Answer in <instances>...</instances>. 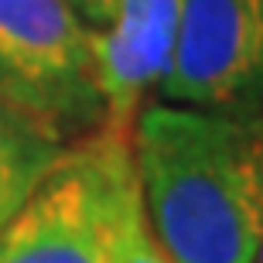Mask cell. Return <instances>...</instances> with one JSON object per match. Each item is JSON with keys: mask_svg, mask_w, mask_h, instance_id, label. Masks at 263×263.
Listing matches in <instances>:
<instances>
[{"mask_svg": "<svg viewBox=\"0 0 263 263\" xmlns=\"http://www.w3.org/2000/svg\"><path fill=\"white\" fill-rule=\"evenodd\" d=\"M178 0H113L106 24L92 28L99 92L106 103V130L130 134L137 113L171 62Z\"/></svg>", "mask_w": 263, "mask_h": 263, "instance_id": "obj_5", "label": "cell"}, {"mask_svg": "<svg viewBox=\"0 0 263 263\" xmlns=\"http://www.w3.org/2000/svg\"><path fill=\"white\" fill-rule=\"evenodd\" d=\"M0 103L65 144L106 123L92 28L68 0H0Z\"/></svg>", "mask_w": 263, "mask_h": 263, "instance_id": "obj_3", "label": "cell"}, {"mask_svg": "<svg viewBox=\"0 0 263 263\" xmlns=\"http://www.w3.org/2000/svg\"><path fill=\"white\" fill-rule=\"evenodd\" d=\"M76 14L86 21L89 28H99V24H106L109 10H113V0H68Z\"/></svg>", "mask_w": 263, "mask_h": 263, "instance_id": "obj_8", "label": "cell"}, {"mask_svg": "<svg viewBox=\"0 0 263 263\" xmlns=\"http://www.w3.org/2000/svg\"><path fill=\"white\" fill-rule=\"evenodd\" d=\"M123 263H175L161 246H157L154 236H151L147 219H144V209L137 212L134 233H130V246H127V260H123Z\"/></svg>", "mask_w": 263, "mask_h": 263, "instance_id": "obj_7", "label": "cell"}, {"mask_svg": "<svg viewBox=\"0 0 263 263\" xmlns=\"http://www.w3.org/2000/svg\"><path fill=\"white\" fill-rule=\"evenodd\" d=\"M140 212L130 134L72 140L0 229V263H123Z\"/></svg>", "mask_w": 263, "mask_h": 263, "instance_id": "obj_2", "label": "cell"}, {"mask_svg": "<svg viewBox=\"0 0 263 263\" xmlns=\"http://www.w3.org/2000/svg\"><path fill=\"white\" fill-rule=\"evenodd\" d=\"M161 99L263 120V0H178L171 62Z\"/></svg>", "mask_w": 263, "mask_h": 263, "instance_id": "obj_4", "label": "cell"}, {"mask_svg": "<svg viewBox=\"0 0 263 263\" xmlns=\"http://www.w3.org/2000/svg\"><path fill=\"white\" fill-rule=\"evenodd\" d=\"M65 140L21 109L0 103V229L65 151Z\"/></svg>", "mask_w": 263, "mask_h": 263, "instance_id": "obj_6", "label": "cell"}, {"mask_svg": "<svg viewBox=\"0 0 263 263\" xmlns=\"http://www.w3.org/2000/svg\"><path fill=\"white\" fill-rule=\"evenodd\" d=\"M260 157H263V120H260ZM256 263H263V239H260V253H256Z\"/></svg>", "mask_w": 263, "mask_h": 263, "instance_id": "obj_9", "label": "cell"}, {"mask_svg": "<svg viewBox=\"0 0 263 263\" xmlns=\"http://www.w3.org/2000/svg\"><path fill=\"white\" fill-rule=\"evenodd\" d=\"M130 157L147 229L175 263H256L260 120L147 103L130 127Z\"/></svg>", "mask_w": 263, "mask_h": 263, "instance_id": "obj_1", "label": "cell"}]
</instances>
